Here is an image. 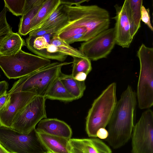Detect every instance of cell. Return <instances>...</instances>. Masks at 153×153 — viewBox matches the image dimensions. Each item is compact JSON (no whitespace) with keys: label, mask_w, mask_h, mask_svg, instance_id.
Masks as SVG:
<instances>
[{"label":"cell","mask_w":153,"mask_h":153,"mask_svg":"<svg viewBox=\"0 0 153 153\" xmlns=\"http://www.w3.org/2000/svg\"><path fill=\"white\" fill-rule=\"evenodd\" d=\"M136 96L135 92L128 85L117 102L108 124V135L106 139L114 149L123 146L131 138Z\"/></svg>","instance_id":"cell-1"},{"label":"cell","mask_w":153,"mask_h":153,"mask_svg":"<svg viewBox=\"0 0 153 153\" xmlns=\"http://www.w3.org/2000/svg\"><path fill=\"white\" fill-rule=\"evenodd\" d=\"M63 5V10L67 16L68 22L52 35L69 29L85 27L87 30L82 40L85 42L109 28L110 16L106 9L96 5Z\"/></svg>","instance_id":"cell-2"},{"label":"cell","mask_w":153,"mask_h":153,"mask_svg":"<svg viewBox=\"0 0 153 153\" xmlns=\"http://www.w3.org/2000/svg\"><path fill=\"white\" fill-rule=\"evenodd\" d=\"M71 62L51 63L35 72L20 78L13 84L9 94L19 92H30L45 97L54 82L59 77L63 66Z\"/></svg>","instance_id":"cell-3"},{"label":"cell","mask_w":153,"mask_h":153,"mask_svg":"<svg viewBox=\"0 0 153 153\" xmlns=\"http://www.w3.org/2000/svg\"><path fill=\"white\" fill-rule=\"evenodd\" d=\"M116 91V83H112L94 101L86 118L89 137H97L98 130L108 125L117 102Z\"/></svg>","instance_id":"cell-4"},{"label":"cell","mask_w":153,"mask_h":153,"mask_svg":"<svg viewBox=\"0 0 153 153\" xmlns=\"http://www.w3.org/2000/svg\"><path fill=\"white\" fill-rule=\"evenodd\" d=\"M51 63L50 59L22 50L13 55H0V68L9 79L21 78Z\"/></svg>","instance_id":"cell-5"},{"label":"cell","mask_w":153,"mask_h":153,"mask_svg":"<svg viewBox=\"0 0 153 153\" xmlns=\"http://www.w3.org/2000/svg\"><path fill=\"white\" fill-rule=\"evenodd\" d=\"M140 63V72L136 96L140 109L153 105V48L142 44L137 52Z\"/></svg>","instance_id":"cell-6"},{"label":"cell","mask_w":153,"mask_h":153,"mask_svg":"<svg viewBox=\"0 0 153 153\" xmlns=\"http://www.w3.org/2000/svg\"><path fill=\"white\" fill-rule=\"evenodd\" d=\"M0 143L10 153H47L36 128L25 134L0 126Z\"/></svg>","instance_id":"cell-7"},{"label":"cell","mask_w":153,"mask_h":153,"mask_svg":"<svg viewBox=\"0 0 153 153\" xmlns=\"http://www.w3.org/2000/svg\"><path fill=\"white\" fill-rule=\"evenodd\" d=\"M45 97L36 96L16 115L11 128L27 134L35 128L42 120L47 118Z\"/></svg>","instance_id":"cell-8"},{"label":"cell","mask_w":153,"mask_h":153,"mask_svg":"<svg viewBox=\"0 0 153 153\" xmlns=\"http://www.w3.org/2000/svg\"><path fill=\"white\" fill-rule=\"evenodd\" d=\"M131 137L132 153H153V112H143L134 125Z\"/></svg>","instance_id":"cell-9"},{"label":"cell","mask_w":153,"mask_h":153,"mask_svg":"<svg viewBox=\"0 0 153 153\" xmlns=\"http://www.w3.org/2000/svg\"><path fill=\"white\" fill-rule=\"evenodd\" d=\"M116 44L114 27L108 28L81 43L79 50L91 61L105 58Z\"/></svg>","instance_id":"cell-10"},{"label":"cell","mask_w":153,"mask_h":153,"mask_svg":"<svg viewBox=\"0 0 153 153\" xmlns=\"http://www.w3.org/2000/svg\"><path fill=\"white\" fill-rule=\"evenodd\" d=\"M10 94L4 106L0 111V126L11 128L17 114L37 96L30 92H19Z\"/></svg>","instance_id":"cell-11"},{"label":"cell","mask_w":153,"mask_h":153,"mask_svg":"<svg viewBox=\"0 0 153 153\" xmlns=\"http://www.w3.org/2000/svg\"><path fill=\"white\" fill-rule=\"evenodd\" d=\"M116 16L114 30L116 44L123 48H129L133 38L132 37L126 6L124 1L122 6H115Z\"/></svg>","instance_id":"cell-12"},{"label":"cell","mask_w":153,"mask_h":153,"mask_svg":"<svg viewBox=\"0 0 153 153\" xmlns=\"http://www.w3.org/2000/svg\"><path fill=\"white\" fill-rule=\"evenodd\" d=\"M69 143L71 153H112L110 147L97 138H71Z\"/></svg>","instance_id":"cell-13"},{"label":"cell","mask_w":153,"mask_h":153,"mask_svg":"<svg viewBox=\"0 0 153 153\" xmlns=\"http://www.w3.org/2000/svg\"><path fill=\"white\" fill-rule=\"evenodd\" d=\"M37 131L50 135L71 139L72 131L65 122L56 118H45L38 123L36 129Z\"/></svg>","instance_id":"cell-14"},{"label":"cell","mask_w":153,"mask_h":153,"mask_svg":"<svg viewBox=\"0 0 153 153\" xmlns=\"http://www.w3.org/2000/svg\"><path fill=\"white\" fill-rule=\"evenodd\" d=\"M36 131L47 153H71L69 139Z\"/></svg>","instance_id":"cell-15"},{"label":"cell","mask_w":153,"mask_h":153,"mask_svg":"<svg viewBox=\"0 0 153 153\" xmlns=\"http://www.w3.org/2000/svg\"><path fill=\"white\" fill-rule=\"evenodd\" d=\"M26 45L25 40L17 33L12 32L7 35L0 44V55L9 56L15 54Z\"/></svg>","instance_id":"cell-16"},{"label":"cell","mask_w":153,"mask_h":153,"mask_svg":"<svg viewBox=\"0 0 153 153\" xmlns=\"http://www.w3.org/2000/svg\"><path fill=\"white\" fill-rule=\"evenodd\" d=\"M132 37L133 38L141 26L142 0H125Z\"/></svg>","instance_id":"cell-17"},{"label":"cell","mask_w":153,"mask_h":153,"mask_svg":"<svg viewBox=\"0 0 153 153\" xmlns=\"http://www.w3.org/2000/svg\"><path fill=\"white\" fill-rule=\"evenodd\" d=\"M60 5V0H45L31 22L30 32L45 22Z\"/></svg>","instance_id":"cell-18"},{"label":"cell","mask_w":153,"mask_h":153,"mask_svg":"<svg viewBox=\"0 0 153 153\" xmlns=\"http://www.w3.org/2000/svg\"><path fill=\"white\" fill-rule=\"evenodd\" d=\"M59 78L68 91L76 100L83 96L86 88L85 81L78 80L71 74H66L62 72Z\"/></svg>","instance_id":"cell-19"},{"label":"cell","mask_w":153,"mask_h":153,"mask_svg":"<svg viewBox=\"0 0 153 153\" xmlns=\"http://www.w3.org/2000/svg\"><path fill=\"white\" fill-rule=\"evenodd\" d=\"M59 78L53 84L46 93L45 96V99L65 102L76 100V98L68 91Z\"/></svg>","instance_id":"cell-20"},{"label":"cell","mask_w":153,"mask_h":153,"mask_svg":"<svg viewBox=\"0 0 153 153\" xmlns=\"http://www.w3.org/2000/svg\"><path fill=\"white\" fill-rule=\"evenodd\" d=\"M68 22V17L64 13L46 27L43 29L35 30L30 32L29 33V36L37 37L43 36L47 34H50L52 35L66 25Z\"/></svg>","instance_id":"cell-21"},{"label":"cell","mask_w":153,"mask_h":153,"mask_svg":"<svg viewBox=\"0 0 153 153\" xmlns=\"http://www.w3.org/2000/svg\"><path fill=\"white\" fill-rule=\"evenodd\" d=\"M45 0L38 5L26 12L22 16L19 25V34L25 36L30 32L31 22L37 13Z\"/></svg>","instance_id":"cell-22"},{"label":"cell","mask_w":153,"mask_h":153,"mask_svg":"<svg viewBox=\"0 0 153 153\" xmlns=\"http://www.w3.org/2000/svg\"><path fill=\"white\" fill-rule=\"evenodd\" d=\"M50 44L56 46L58 52L66 55L74 57H86L79 50L70 45L57 35H53Z\"/></svg>","instance_id":"cell-23"},{"label":"cell","mask_w":153,"mask_h":153,"mask_svg":"<svg viewBox=\"0 0 153 153\" xmlns=\"http://www.w3.org/2000/svg\"><path fill=\"white\" fill-rule=\"evenodd\" d=\"M71 75L74 78L79 73H83L87 75L92 69L91 61L86 57H74Z\"/></svg>","instance_id":"cell-24"},{"label":"cell","mask_w":153,"mask_h":153,"mask_svg":"<svg viewBox=\"0 0 153 153\" xmlns=\"http://www.w3.org/2000/svg\"><path fill=\"white\" fill-rule=\"evenodd\" d=\"M4 7L13 15L22 16L24 13L25 0H4Z\"/></svg>","instance_id":"cell-25"},{"label":"cell","mask_w":153,"mask_h":153,"mask_svg":"<svg viewBox=\"0 0 153 153\" xmlns=\"http://www.w3.org/2000/svg\"><path fill=\"white\" fill-rule=\"evenodd\" d=\"M7 10L5 7L0 12V44L9 33L12 32V28L8 23L6 18Z\"/></svg>","instance_id":"cell-26"},{"label":"cell","mask_w":153,"mask_h":153,"mask_svg":"<svg viewBox=\"0 0 153 153\" xmlns=\"http://www.w3.org/2000/svg\"><path fill=\"white\" fill-rule=\"evenodd\" d=\"M87 32V30L86 27H79L69 29L61 32L57 35H57L60 39L64 41L77 34L84 33L83 39Z\"/></svg>","instance_id":"cell-27"},{"label":"cell","mask_w":153,"mask_h":153,"mask_svg":"<svg viewBox=\"0 0 153 153\" xmlns=\"http://www.w3.org/2000/svg\"><path fill=\"white\" fill-rule=\"evenodd\" d=\"M63 5H60L52 13L50 16L35 30L44 28L55 21L64 13L63 10Z\"/></svg>","instance_id":"cell-28"},{"label":"cell","mask_w":153,"mask_h":153,"mask_svg":"<svg viewBox=\"0 0 153 153\" xmlns=\"http://www.w3.org/2000/svg\"><path fill=\"white\" fill-rule=\"evenodd\" d=\"M141 20L148 26L152 31H153V28L150 21L149 9H146L143 5L141 10Z\"/></svg>","instance_id":"cell-29"},{"label":"cell","mask_w":153,"mask_h":153,"mask_svg":"<svg viewBox=\"0 0 153 153\" xmlns=\"http://www.w3.org/2000/svg\"><path fill=\"white\" fill-rule=\"evenodd\" d=\"M43 1V0H25L24 13L37 5Z\"/></svg>","instance_id":"cell-30"},{"label":"cell","mask_w":153,"mask_h":153,"mask_svg":"<svg viewBox=\"0 0 153 153\" xmlns=\"http://www.w3.org/2000/svg\"><path fill=\"white\" fill-rule=\"evenodd\" d=\"M88 0H60L61 4L72 6L73 5H80L85 2H88Z\"/></svg>","instance_id":"cell-31"},{"label":"cell","mask_w":153,"mask_h":153,"mask_svg":"<svg viewBox=\"0 0 153 153\" xmlns=\"http://www.w3.org/2000/svg\"><path fill=\"white\" fill-rule=\"evenodd\" d=\"M84 35V33L77 34L64 41L69 45L76 42H82Z\"/></svg>","instance_id":"cell-32"},{"label":"cell","mask_w":153,"mask_h":153,"mask_svg":"<svg viewBox=\"0 0 153 153\" xmlns=\"http://www.w3.org/2000/svg\"><path fill=\"white\" fill-rule=\"evenodd\" d=\"M10 96V94L7 91L0 96V111L7 103Z\"/></svg>","instance_id":"cell-33"},{"label":"cell","mask_w":153,"mask_h":153,"mask_svg":"<svg viewBox=\"0 0 153 153\" xmlns=\"http://www.w3.org/2000/svg\"><path fill=\"white\" fill-rule=\"evenodd\" d=\"M108 131L105 128H100L97 133V137L102 139H106L108 137Z\"/></svg>","instance_id":"cell-34"},{"label":"cell","mask_w":153,"mask_h":153,"mask_svg":"<svg viewBox=\"0 0 153 153\" xmlns=\"http://www.w3.org/2000/svg\"><path fill=\"white\" fill-rule=\"evenodd\" d=\"M8 84L5 81H0V96L7 91L8 88Z\"/></svg>","instance_id":"cell-35"},{"label":"cell","mask_w":153,"mask_h":153,"mask_svg":"<svg viewBox=\"0 0 153 153\" xmlns=\"http://www.w3.org/2000/svg\"><path fill=\"white\" fill-rule=\"evenodd\" d=\"M87 75L83 73H80L78 74L74 77L76 80L79 81H85Z\"/></svg>","instance_id":"cell-36"},{"label":"cell","mask_w":153,"mask_h":153,"mask_svg":"<svg viewBox=\"0 0 153 153\" xmlns=\"http://www.w3.org/2000/svg\"><path fill=\"white\" fill-rule=\"evenodd\" d=\"M0 153H10L0 143Z\"/></svg>","instance_id":"cell-37"}]
</instances>
